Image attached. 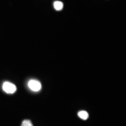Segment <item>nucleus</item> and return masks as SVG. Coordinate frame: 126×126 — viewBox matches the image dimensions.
<instances>
[{"label": "nucleus", "instance_id": "f257e3e1", "mask_svg": "<svg viewBox=\"0 0 126 126\" xmlns=\"http://www.w3.org/2000/svg\"><path fill=\"white\" fill-rule=\"evenodd\" d=\"M3 90L8 94H13L16 91V86L10 82H4L2 86Z\"/></svg>", "mask_w": 126, "mask_h": 126}, {"label": "nucleus", "instance_id": "f03ea898", "mask_svg": "<svg viewBox=\"0 0 126 126\" xmlns=\"http://www.w3.org/2000/svg\"><path fill=\"white\" fill-rule=\"evenodd\" d=\"M28 87L32 91L38 92L41 89V83L37 80L32 79L28 82Z\"/></svg>", "mask_w": 126, "mask_h": 126}, {"label": "nucleus", "instance_id": "7ed1b4c3", "mask_svg": "<svg viewBox=\"0 0 126 126\" xmlns=\"http://www.w3.org/2000/svg\"><path fill=\"white\" fill-rule=\"evenodd\" d=\"M53 6H54L55 9L57 11H61L63 9V3L61 1H55Z\"/></svg>", "mask_w": 126, "mask_h": 126}, {"label": "nucleus", "instance_id": "20e7f679", "mask_svg": "<svg viewBox=\"0 0 126 126\" xmlns=\"http://www.w3.org/2000/svg\"><path fill=\"white\" fill-rule=\"evenodd\" d=\"M78 116L83 120H87L88 118V113L86 111H81L78 113Z\"/></svg>", "mask_w": 126, "mask_h": 126}, {"label": "nucleus", "instance_id": "39448f33", "mask_svg": "<svg viewBox=\"0 0 126 126\" xmlns=\"http://www.w3.org/2000/svg\"><path fill=\"white\" fill-rule=\"evenodd\" d=\"M21 126H33V125H32V122L30 120H25L22 123Z\"/></svg>", "mask_w": 126, "mask_h": 126}]
</instances>
